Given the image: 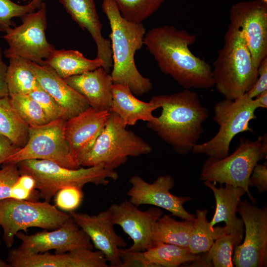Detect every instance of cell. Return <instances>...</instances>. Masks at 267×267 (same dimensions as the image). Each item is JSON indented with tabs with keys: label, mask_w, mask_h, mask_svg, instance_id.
Masks as SVG:
<instances>
[{
	"label": "cell",
	"mask_w": 267,
	"mask_h": 267,
	"mask_svg": "<svg viewBox=\"0 0 267 267\" xmlns=\"http://www.w3.org/2000/svg\"><path fill=\"white\" fill-rule=\"evenodd\" d=\"M265 90H267V58L259 65L258 78L251 89L246 93L250 98H254Z\"/></svg>",
	"instance_id": "41"
},
{
	"label": "cell",
	"mask_w": 267,
	"mask_h": 267,
	"mask_svg": "<svg viewBox=\"0 0 267 267\" xmlns=\"http://www.w3.org/2000/svg\"><path fill=\"white\" fill-rule=\"evenodd\" d=\"M70 215L89 237L93 246L104 255L109 267H120L119 249L127 243L115 232L109 208L95 215L74 211Z\"/></svg>",
	"instance_id": "17"
},
{
	"label": "cell",
	"mask_w": 267,
	"mask_h": 267,
	"mask_svg": "<svg viewBox=\"0 0 267 267\" xmlns=\"http://www.w3.org/2000/svg\"><path fill=\"white\" fill-rule=\"evenodd\" d=\"M23 1H26L27 0H22Z\"/></svg>",
	"instance_id": "48"
},
{
	"label": "cell",
	"mask_w": 267,
	"mask_h": 267,
	"mask_svg": "<svg viewBox=\"0 0 267 267\" xmlns=\"http://www.w3.org/2000/svg\"><path fill=\"white\" fill-rule=\"evenodd\" d=\"M29 65L39 85L58 103L66 120L89 107L86 99L68 85L50 66L40 65L30 61Z\"/></svg>",
	"instance_id": "21"
},
{
	"label": "cell",
	"mask_w": 267,
	"mask_h": 267,
	"mask_svg": "<svg viewBox=\"0 0 267 267\" xmlns=\"http://www.w3.org/2000/svg\"><path fill=\"white\" fill-rule=\"evenodd\" d=\"M66 120L58 119L44 125L29 126L26 144L4 163H18L29 159L50 161L62 167L76 169L80 165L71 156L64 134Z\"/></svg>",
	"instance_id": "11"
},
{
	"label": "cell",
	"mask_w": 267,
	"mask_h": 267,
	"mask_svg": "<svg viewBox=\"0 0 267 267\" xmlns=\"http://www.w3.org/2000/svg\"><path fill=\"white\" fill-rule=\"evenodd\" d=\"M109 114L108 110H98L89 106L79 114L66 120L65 139L70 154L77 163L78 159L92 147L103 130Z\"/></svg>",
	"instance_id": "19"
},
{
	"label": "cell",
	"mask_w": 267,
	"mask_h": 267,
	"mask_svg": "<svg viewBox=\"0 0 267 267\" xmlns=\"http://www.w3.org/2000/svg\"><path fill=\"white\" fill-rule=\"evenodd\" d=\"M212 69L214 87L227 99H235L245 94L258 78V67L243 35L230 24Z\"/></svg>",
	"instance_id": "4"
},
{
	"label": "cell",
	"mask_w": 267,
	"mask_h": 267,
	"mask_svg": "<svg viewBox=\"0 0 267 267\" xmlns=\"http://www.w3.org/2000/svg\"><path fill=\"white\" fill-rule=\"evenodd\" d=\"M0 243H1V230H0Z\"/></svg>",
	"instance_id": "46"
},
{
	"label": "cell",
	"mask_w": 267,
	"mask_h": 267,
	"mask_svg": "<svg viewBox=\"0 0 267 267\" xmlns=\"http://www.w3.org/2000/svg\"><path fill=\"white\" fill-rule=\"evenodd\" d=\"M3 51L0 45V98L9 95L6 83L7 65L3 59Z\"/></svg>",
	"instance_id": "43"
},
{
	"label": "cell",
	"mask_w": 267,
	"mask_h": 267,
	"mask_svg": "<svg viewBox=\"0 0 267 267\" xmlns=\"http://www.w3.org/2000/svg\"><path fill=\"white\" fill-rule=\"evenodd\" d=\"M231 25L243 35L257 67L267 58V3L261 0L241 1L229 9Z\"/></svg>",
	"instance_id": "13"
},
{
	"label": "cell",
	"mask_w": 267,
	"mask_h": 267,
	"mask_svg": "<svg viewBox=\"0 0 267 267\" xmlns=\"http://www.w3.org/2000/svg\"><path fill=\"white\" fill-rule=\"evenodd\" d=\"M82 188L76 186H68L59 189L55 195V206L63 211H74L83 201L84 193Z\"/></svg>",
	"instance_id": "35"
},
{
	"label": "cell",
	"mask_w": 267,
	"mask_h": 267,
	"mask_svg": "<svg viewBox=\"0 0 267 267\" xmlns=\"http://www.w3.org/2000/svg\"><path fill=\"white\" fill-rule=\"evenodd\" d=\"M17 164L20 175H28L34 179L39 197L47 202L63 187L83 188L89 183L106 185L109 179L116 180L119 178L115 170L105 169L101 165L72 169L50 161L38 159L25 160Z\"/></svg>",
	"instance_id": "5"
},
{
	"label": "cell",
	"mask_w": 267,
	"mask_h": 267,
	"mask_svg": "<svg viewBox=\"0 0 267 267\" xmlns=\"http://www.w3.org/2000/svg\"><path fill=\"white\" fill-rule=\"evenodd\" d=\"M20 176L17 163L9 162L2 165L0 169V200L10 198L11 188Z\"/></svg>",
	"instance_id": "38"
},
{
	"label": "cell",
	"mask_w": 267,
	"mask_h": 267,
	"mask_svg": "<svg viewBox=\"0 0 267 267\" xmlns=\"http://www.w3.org/2000/svg\"><path fill=\"white\" fill-rule=\"evenodd\" d=\"M258 108L254 99L246 93L235 99L224 98L217 102L213 120L219 126V130L209 140L196 144L192 152L217 159L227 156L230 143L237 134L245 132L254 133L249 122L257 119L255 113Z\"/></svg>",
	"instance_id": "8"
},
{
	"label": "cell",
	"mask_w": 267,
	"mask_h": 267,
	"mask_svg": "<svg viewBox=\"0 0 267 267\" xmlns=\"http://www.w3.org/2000/svg\"><path fill=\"white\" fill-rule=\"evenodd\" d=\"M29 126L21 118L9 95L0 98V134L21 148L29 138Z\"/></svg>",
	"instance_id": "26"
},
{
	"label": "cell",
	"mask_w": 267,
	"mask_h": 267,
	"mask_svg": "<svg viewBox=\"0 0 267 267\" xmlns=\"http://www.w3.org/2000/svg\"><path fill=\"white\" fill-rule=\"evenodd\" d=\"M9 96L18 114L29 126L48 123L40 105L28 94H13Z\"/></svg>",
	"instance_id": "33"
},
{
	"label": "cell",
	"mask_w": 267,
	"mask_h": 267,
	"mask_svg": "<svg viewBox=\"0 0 267 267\" xmlns=\"http://www.w3.org/2000/svg\"><path fill=\"white\" fill-rule=\"evenodd\" d=\"M37 11L26 13L21 17L20 25L10 28L2 37L8 47L4 50V56L20 57L40 65L55 49L54 45L47 40L46 7L42 2Z\"/></svg>",
	"instance_id": "10"
},
{
	"label": "cell",
	"mask_w": 267,
	"mask_h": 267,
	"mask_svg": "<svg viewBox=\"0 0 267 267\" xmlns=\"http://www.w3.org/2000/svg\"><path fill=\"white\" fill-rule=\"evenodd\" d=\"M15 236L21 241L16 249L28 254L43 253L51 250H54L55 253H63L78 249L93 248L89 237L71 216L56 229L44 230L30 235L19 231Z\"/></svg>",
	"instance_id": "15"
},
{
	"label": "cell",
	"mask_w": 267,
	"mask_h": 267,
	"mask_svg": "<svg viewBox=\"0 0 267 267\" xmlns=\"http://www.w3.org/2000/svg\"><path fill=\"white\" fill-rule=\"evenodd\" d=\"M249 187H255L259 193L267 190V163L263 164L257 163L254 168L250 176Z\"/></svg>",
	"instance_id": "40"
},
{
	"label": "cell",
	"mask_w": 267,
	"mask_h": 267,
	"mask_svg": "<svg viewBox=\"0 0 267 267\" xmlns=\"http://www.w3.org/2000/svg\"><path fill=\"white\" fill-rule=\"evenodd\" d=\"M196 40L195 34L165 25L147 31L143 44L160 70L184 89L211 88L214 87L212 67L189 48Z\"/></svg>",
	"instance_id": "1"
},
{
	"label": "cell",
	"mask_w": 267,
	"mask_h": 267,
	"mask_svg": "<svg viewBox=\"0 0 267 267\" xmlns=\"http://www.w3.org/2000/svg\"><path fill=\"white\" fill-rule=\"evenodd\" d=\"M257 104L258 108H267V90H265L253 98Z\"/></svg>",
	"instance_id": "44"
},
{
	"label": "cell",
	"mask_w": 267,
	"mask_h": 267,
	"mask_svg": "<svg viewBox=\"0 0 267 267\" xmlns=\"http://www.w3.org/2000/svg\"><path fill=\"white\" fill-rule=\"evenodd\" d=\"M67 12L83 30L91 35L97 46L96 58L102 61V68L108 73L113 66L111 42L104 38L102 24L94 0H59Z\"/></svg>",
	"instance_id": "20"
},
{
	"label": "cell",
	"mask_w": 267,
	"mask_h": 267,
	"mask_svg": "<svg viewBox=\"0 0 267 267\" xmlns=\"http://www.w3.org/2000/svg\"><path fill=\"white\" fill-rule=\"evenodd\" d=\"M44 65L50 66L59 76L65 79L102 67L103 63L96 58L88 59L78 50L55 49L45 60Z\"/></svg>",
	"instance_id": "25"
},
{
	"label": "cell",
	"mask_w": 267,
	"mask_h": 267,
	"mask_svg": "<svg viewBox=\"0 0 267 267\" xmlns=\"http://www.w3.org/2000/svg\"><path fill=\"white\" fill-rule=\"evenodd\" d=\"M111 91L112 102L109 111L116 114L126 126H134L139 120L149 122L156 120L152 113L160 106L156 101H141L134 95L128 87L121 84H113Z\"/></svg>",
	"instance_id": "23"
},
{
	"label": "cell",
	"mask_w": 267,
	"mask_h": 267,
	"mask_svg": "<svg viewBox=\"0 0 267 267\" xmlns=\"http://www.w3.org/2000/svg\"><path fill=\"white\" fill-rule=\"evenodd\" d=\"M28 95L40 105L48 122L58 119L66 120L64 114L59 105L40 85Z\"/></svg>",
	"instance_id": "36"
},
{
	"label": "cell",
	"mask_w": 267,
	"mask_h": 267,
	"mask_svg": "<svg viewBox=\"0 0 267 267\" xmlns=\"http://www.w3.org/2000/svg\"><path fill=\"white\" fill-rule=\"evenodd\" d=\"M129 182L131 187L126 194L135 206H154L183 220L194 221L195 215L188 213L183 207L184 203L190 200L191 197L177 196L170 192L175 186V180L171 176H160L150 183L135 175L131 177Z\"/></svg>",
	"instance_id": "14"
},
{
	"label": "cell",
	"mask_w": 267,
	"mask_h": 267,
	"mask_svg": "<svg viewBox=\"0 0 267 267\" xmlns=\"http://www.w3.org/2000/svg\"><path fill=\"white\" fill-rule=\"evenodd\" d=\"M237 212L245 228L244 240L237 246L232 262L236 267L267 266V208H259L247 200L240 201Z\"/></svg>",
	"instance_id": "12"
},
{
	"label": "cell",
	"mask_w": 267,
	"mask_h": 267,
	"mask_svg": "<svg viewBox=\"0 0 267 267\" xmlns=\"http://www.w3.org/2000/svg\"><path fill=\"white\" fill-rule=\"evenodd\" d=\"M42 0H31L27 4L21 5L11 0H0V31L5 32L16 26L12 21L24 14L35 11L41 7Z\"/></svg>",
	"instance_id": "34"
},
{
	"label": "cell",
	"mask_w": 267,
	"mask_h": 267,
	"mask_svg": "<svg viewBox=\"0 0 267 267\" xmlns=\"http://www.w3.org/2000/svg\"><path fill=\"white\" fill-rule=\"evenodd\" d=\"M244 232L225 234L218 237L206 252L214 267H233L232 255L235 247L242 241Z\"/></svg>",
	"instance_id": "31"
},
{
	"label": "cell",
	"mask_w": 267,
	"mask_h": 267,
	"mask_svg": "<svg viewBox=\"0 0 267 267\" xmlns=\"http://www.w3.org/2000/svg\"><path fill=\"white\" fill-rule=\"evenodd\" d=\"M102 9L109 20L112 54L113 84L129 88L134 95L140 96L152 87L150 79L138 71L134 59L136 51L143 44L145 29L142 23L125 19L112 0H103Z\"/></svg>",
	"instance_id": "3"
},
{
	"label": "cell",
	"mask_w": 267,
	"mask_h": 267,
	"mask_svg": "<svg viewBox=\"0 0 267 267\" xmlns=\"http://www.w3.org/2000/svg\"><path fill=\"white\" fill-rule=\"evenodd\" d=\"M37 192L34 179L28 175L21 174L11 188L10 198L36 201L33 197L39 196Z\"/></svg>",
	"instance_id": "37"
},
{
	"label": "cell",
	"mask_w": 267,
	"mask_h": 267,
	"mask_svg": "<svg viewBox=\"0 0 267 267\" xmlns=\"http://www.w3.org/2000/svg\"><path fill=\"white\" fill-rule=\"evenodd\" d=\"M193 221H178L170 215L161 216L153 230L152 241L188 248Z\"/></svg>",
	"instance_id": "28"
},
{
	"label": "cell",
	"mask_w": 267,
	"mask_h": 267,
	"mask_svg": "<svg viewBox=\"0 0 267 267\" xmlns=\"http://www.w3.org/2000/svg\"><path fill=\"white\" fill-rule=\"evenodd\" d=\"M6 262L10 267H108L99 251L78 249L63 253L48 252L28 254L16 248L9 251Z\"/></svg>",
	"instance_id": "18"
},
{
	"label": "cell",
	"mask_w": 267,
	"mask_h": 267,
	"mask_svg": "<svg viewBox=\"0 0 267 267\" xmlns=\"http://www.w3.org/2000/svg\"><path fill=\"white\" fill-rule=\"evenodd\" d=\"M152 100L162 108L156 120L147 127L171 145L179 155L192 151L203 133V123L209 116L195 91L190 89L171 94L154 96Z\"/></svg>",
	"instance_id": "2"
},
{
	"label": "cell",
	"mask_w": 267,
	"mask_h": 267,
	"mask_svg": "<svg viewBox=\"0 0 267 267\" xmlns=\"http://www.w3.org/2000/svg\"><path fill=\"white\" fill-rule=\"evenodd\" d=\"M207 209L196 210L188 248L193 254L209 251L214 241L225 234L224 226L211 227L207 220Z\"/></svg>",
	"instance_id": "30"
},
{
	"label": "cell",
	"mask_w": 267,
	"mask_h": 267,
	"mask_svg": "<svg viewBox=\"0 0 267 267\" xmlns=\"http://www.w3.org/2000/svg\"><path fill=\"white\" fill-rule=\"evenodd\" d=\"M0 267H10L6 261L0 259Z\"/></svg>",
	"instance_id": "45"
},
{
	"label": "cell",
	"mask_w": 267,
	"mask_h": 267,
	"mask_svg": "<svg viewBox=\"0 0 267 267\" xmlns=\"http://www.w3.org/2000/svg\"><path fill=\"white\" fill-rule=\"evenodd\" d=\"M267 134L255 140L240 137L239 145L231 154L222 159L208 157L202 165L200 178L203 182L241 187L254 202L249 191V180L256 165L267 159Z\"/></svg>",
	"instance_id": "7"
},
{
	"label": "cell",
	"mask_w": 267,
	"mask_h": 267,
	"mask_svg": "<svg viewBox=\"0 0 267 267\" xmlns=\"http://www.w3.org/2000/svg\"><path fill=\"white\" fill-rule=\"evenodd\" d=\"M144 254L154 267H177L192 263L199 254L191 253L188 248L163 242H152Z\"/></svg>",
	"instance_id": "27"
},
{
	"label": "cell",
	"mask_w": 267,
	"mask_h": 267,
	"mask_svg": "<svg viewBox=\"0 0 267 267\" xmlns=\"http://www.w3.org/2000/svg\"><path fill=\"white\" fill-rule=\"evenodd\" d=\"M9 59L6 83L9 95L29 94L40 85L29 65V60L20 57Z\"/></svg>",
	"instance_id": "29"
},
{
	"label": "cell",
	"mask_w": 267,
	"mask_h": 267,
	"mask_svg": "<svg viewBox=\"0 0 267 267\" xmlns=\"http://www.w3.org/2000/svg\"><path fill=\"white\" fill-rule=\"evenodd\" d=\"M109 208L114 225L121 226L133 241V244L127 249L134 252L146 250L152 243L154 227L162 216V210L152 207L141 211L127 200L113 204Z\"/></svg>",
	"instance_id": "16"
},
{
	"label": "cell",
	"mask_w": 267,
	"mask_h": 267,
	"mask_svg": "<svg viewBox=\"0 0 267 267\" xmlns=\"http://www.w3.org/2000/svg\"><path fill=\"white\" fill-rule=\"evenodd\" d=\"M65 82L87 100L89 106L109 110L112 102L111 74L102 67L63 79Z\"/></svg>",
	"instance_id": "22"
},
{
	"label": "cell",
	"mask_w": 267,
	"mask_h": 267,
	"mask_svg": "<svg viewBox=\"0 0 267 267\" xmlns=\"http://www.w3.org/2000/svg\"><path fill=\"white\" fill-rule=\"evenodd\" d=\"M112 0L125 19L134 23H142L156 12L166 0Z\"/></svg>",
	"instance_id": "32"
},
{
	"label": "cell",
	"mask_w": 267,
	"mask_h": 267,
	"mask_svg": "<svg viewBox=\"0 0 267 267\" xmlns=\"http://www.w3.org/2000/svg\"><path fill=\"white\" fill-rule=\"evenodd\" d=\"M70 217L49 202L6 198L0 200V225L3 241L11 248L16 234L29 227L54 230L61 227Z\"/></svg>",
	"instance_id": "9"
},
{
	"label": "cell",
	"mask_w": 267,
	"mask_h": 267,
	"mask_svg": "<svg viewBox=\"0 0 267 267\" xmlns=\"http://www.w3.org/2000/svg\"><path fill=\"white\" fill-rule=\"evenodd\" d=\"M119 255L121 261L120 267H154L145 257L144 251L134 252L120 248Z\"/></svg>",
	"instance_id": "39"
},
{
	"label": "cell",
	"mask_w": 267,
	"mask_h": 267,
	"mask_svg": "<svg viewBox=\"0 0 267 267\" xmlns=\"http://www.w3.org/2000/svg\"><path fill=\"white\" fill-rule=\"evenodd\" d=\"M126 127L116 114L110 112L105 127L92 147L78 159L80 166L101 165L105 169L115 170L125 164L130 156L152 152L149 144Z\"/></svg>",
	"instance_id": "6"
},
{
	"label": "cell",
	"mask_w": 267,
	"mask_h": 267,
	"mask_svg": "<svg viewBox=\"0 0 267 267\" xmlns=\"http://www.w3.org/2000/svg\"><path fill=\"white\" fill-rule=\"evenodd\" d=\"M19 149L8 138L0 134V166H2L10 156Z\"/></svg>",
	"instance_id": "42"
},
{
	"label": "cell",
	"mask_w": 267,
	"mask_h": 267,
	"mask_svg": "<svg viewBox=\"0 0 267 267\" xmlns=\"http://www.w3.org/2000/svg\"><path fill=\"white\" fill-rule=\"evenodd\" d=\"M262 1H263L264 2L266 3H267V0H261Z\"/></svg>",
	"instance_id": "47"
},
{
	"label": "cell",
	"mask_w": 267,
	"mask_h": 267,
	"mask_svg": "<svg viewBox=\"0 0 267 267\" xmlns=\"http://www.w3.org/2000/svg\"><path fill=\"white\" fill-rule=\"evenodd\" d=\"M213 193L216 201V210L210 222L211 227L220 222L225 223V234L244 232V223L241 218L236 216L237 206L241 197L246 191L241 187L225 184L217 187L214 183L209 181L203 182Z\"/></svg>",
	"instance_id": "24"
}]
</instances>
